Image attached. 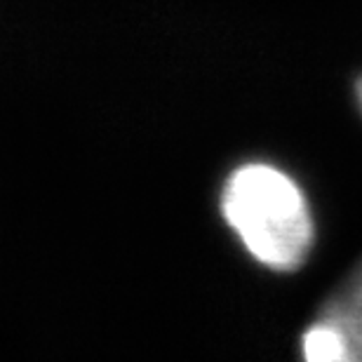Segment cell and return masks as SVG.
<instances>
[{
    "label": "cell",
    "instance_id": "cell-1",
    "mask_svg": "<svg viewBox=\"0 0 362 362\" xmlns=\"http://www.w3.org/2000/svg\"><path fill=\"white\" fill-rule=\"evenodd\" d=\"M221 214L252 259L271 271L303 266L315 240V223L299 184L278 168L250 163L226 179Z\"/></svg>",
    "mask_w": 362,
    "mask_h": 362
},
{
    "label": "cell",
    "instance_id": "cell-2",
    "mask_svg": "<svg viewBox=\"0 0 362 362\" xmlns=\"http://www.w3.org/2000/svg\"><path fill=\"white\" fill-rule=\"evenodd\" d=\"M317 320L337 334L344 362H362V262L322 303Z\"/></svg>",
    "mask_w": 362,
    "mask_h": 362
},
{
    "label": "cell",
    "instance_id": "cell-3",
    "mask_svg": "<svg viewBox=\"0 0 362 362\" xmlns=\"http://www.w3.org/2000/svg\"><path fill=\"white\" fill-rule=\"evenodd\" d=\"M356 99H358V108L362 113V78H358V83H356Z\"/></svg>",
    "mask_w": 362,
    "mask_h": 362
}]
</instances>
